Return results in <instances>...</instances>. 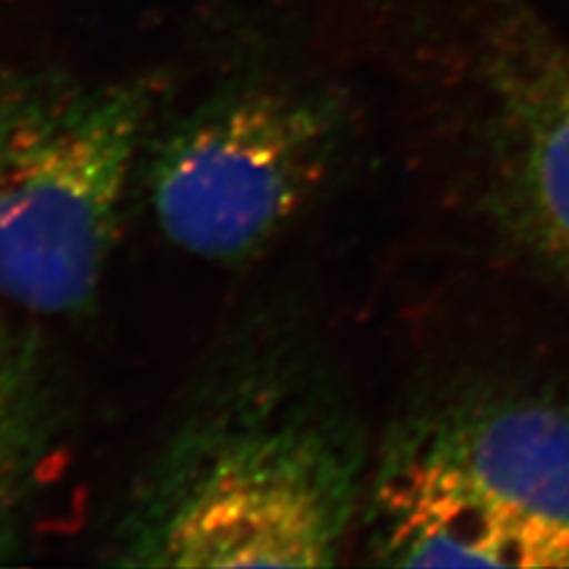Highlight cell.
<instances>
[{
	"label": "cell",
	"instance_id": "6da1fadb",
	"mask_svg": "<svg viewBox=\"0 0 569 569\" xmlns=\"http://www.w3.org/2000/svg\"><path fill=\"white\" fill-rule=\"evenodd\" d=\"M266 397L202 403L142 479L114 546L133 567L335 565L353 466L323 422Z\"/></svg>",
	"mask_w": 569,
	"mask_h": 569
},
{
	"label": "cell",
	"instance_id": "277c9868",
	"mask_svg": "<svg viewBox=\"0 0 569 569\" xmlns=\"http://www.w3.org/2000/svg\"><path fill=\"white\" fill-rule=\"evenodd\" d=\"M482 20L496 198L531 252L569 280V46L522 0H487Z\"/></svg>",
	"mask_w": 569,
	"mask_h": 569
},
{
	"label": "cell",
	"instance_id": "8992f818",
	"mask_svg": "<svg viewBox=\"0 0 569 569\" xmlns=\"http://www.w3.org/2000/svg\"><path fill=\"white\" fill-rule=\"evenodd\" d=\"M498 501L569 531V408L498 399L456 408L413 437Z\"/></svg>",
	"mask_w": 569,
	"mask_h": 569
},
{
	"label": "cell",
	"instance_id": "5b68a950",
	"mask_svg": "<svg viewBox=\"0 0 569 569\" xmlns=\"http://www.w3.org/2000/svg\"><path fill=\"white\" fill-rule=\"evenodd\" d=\"M370 512L372 550L385 565L569 567V531L498 501L416 441L389 458Z\"/></svg>",
	"mask_w": 569,
	"mask_h": 569
},
{
	"label": "cell",
	"instance_id": "3957f363",
	"mask_svg": "<svg viewBox=\"0 0 569 569\" xmlns=\"http://www.w3.org/2000/svg\"><path fill=\"white\" fill-rule=\"evenodd\" d=\"M340 152L342 119L323 96L271 81L228 83L154 142L150 211L181 252L242 263L318 198Z\"/></svg>",
	"mask_w": 569,
	"mask_h": 569
},
{
	"label": "cell",
	"instance_id": "7a4b0ae2",
	"mask_svg": "<svg viewBox=\"0 0 569 569\" xmlns=\"http://www.w3.org/2000/svg\"><path fill=\"white\" fill-rule=\"evenodd\" d=\"M159 83L0 64V299L33 316L91 309Z\"/></svg>",
	"mask_w": 569,
	"mask_h": 569
},
{
	"label": "cell",
	"instance_id": "52a82bcc",
	"mask_svg": "<svg viewBox=\"0 0 569 569\" xmlns=\"http://www.w3.org/2000/svg\"><path fill=\"white\" fill-rule=\"evenodd\" d=\"M39 443L41 403L33 376L20 353L0 345V550L20 520Z\"/></svg>",
	"mask_w": 569,
	"mask_h": 569
}]
</instances>
